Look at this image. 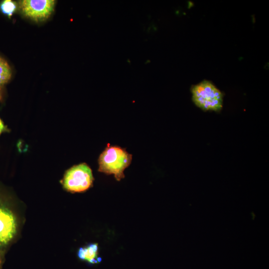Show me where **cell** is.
<instances>
[{"label":"cell","mask_w":269,"mask_h":269,"mask_svg":"<svg viewBox=\"0 0 269 269\" xmlns=\"http://www.w3.org/2000/svg\"><path fill=\"white\" fill-rule=\"evenodd\" d=\"M93 180L91 169L84 163L75 165L67 170L62 180V184L68 191L80 192L89 188Z\"/></svg>","instance_id":"3957f363"},{"label":"cell","mask_w":269,"mask_h":269,"mask_svg":"<svg viewBox=\"0 0 269 269\" xmlns=\"http://www.w3.org/2000/svg\"><path fill=\"white\" fill-rule=\"evenodd\" d=\"M1 11L8 16H10L16 9V4L11 0H5L0 5Z\"/></svg>","instance_id":"ba28073f"},{"label":"cell","mask_w":269,"mask_h":269,"mask_svg":"<svg viewBox=\"0 0 269 269\" xmlns=\"http://www.w3.org/2000/svg\"><path fill=\"white\" fill-rule=\"evenodd\" d=\"M1 258H0V266H1Z\"/></svg>","instance_id":"30bf717a"},{"label":"cell","mask_w":269,"mask_h":269,"mask_svg":"<svg viewBox=\"0 0 269 269\" xmlns=\"http://www.w3.org/2000/svg\"><path fill=\"white\" fill-rule=\"evenodd\" d=\"M16 222L11 211L0 201V245L6 244L13 237Z\"/></svg>","instance_id":"5b68a950"},{"label":"cell","mask_w":269,"mask_h":269,"mask_svg":"<svg viewBox=\"0 0 269 269\" xmlns=\"http://www.w3.org/2000/svg\"><path fill=\"white\" fill-rule=\"evenodd\" d=\"M192 100L203 111H220L223 107V94L212 83L204 80L191 88Z\"/></svg>","instance_id":"7a4b0ae2"},{"label":"cell","mask_w":269,"mask_h":269,"mask_svg":"<svg viewBox=\"0 0 269 269\" xmlns=\"http://www.w3.org/2000/svg\"><path fill=\"white\" fill-rule=\"evenodd\" d=\"M53 0H24L20 2L23 13L33 20L39 21L48 18L54 10Z\"/></svg>","instance_id":"277c9868"},{"label":"cell","mask_w":269,"mask_h":269,"mask_svg":"<svg viewBox=\"0 0 269 269\" xmlns=\"http://www.w3.org/2000/svg\"><path fill=\"white\" fill-rule=\"evenodd\" d=\"M78 256L81 260L86 261L90 264L100 262L101 258L98 257V244H91L86 247L80 248Z\"/></svg>","instance_id":"8992f818"},{"label":"cell","mask_w":269,"mask_h":269,"mask_svg":"<svg viewBox=\"0 0 269 269\" xmlns=\"http://www.w3.org/2000/svg\"><path fill=\"white\" fill-rule=\"evenodd\" d=\"M132 155L116 146H108L99 158V171L114 174L120 181L124 178V171L131 163Z\"/></svg>","instance_id":"6da1fadb"},{"label":"cell","mask_w":269,"mask_h":269,"mask_svg":"<svg viewBox=\"0 0 269 269\" xmlns=\"http://www.w3.org/2000/svg\"><path fill=\"white\" fill-rule=\"evenodd\" d=\"M6 128L4 125L3 122L0 118V135L2 133L5 132L6 131Z\"/></svg>","instance_id":"9c48e42d"},{"label":"cell","mask_w":269,"mask_h":269,"mask_svg":"<svg viewBox=\"0 0 269 269\" xmlns=\"http://www.w3.org/2000/svg\"><path fill=\"white\" fill-rule=\"evenodd\" d=\"M11 70L8 63L0 57V86L7 83L10 79Z\"/></svg>","instance_id":"52a82bcc"}]
</instances>
